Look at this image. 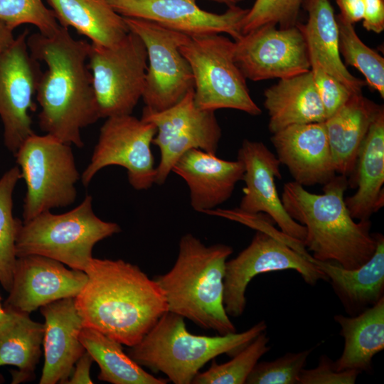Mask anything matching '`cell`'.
<instances>
[{
	"instance_id": "6da1fadb",
	"label": "cell",
	"mask_w": 384,
	"mask_h": 384,
	"mask_svg": "<svg viewBox=\"0 0 384 384\" xmlns=\"http://www.w3.org/2000/svg\"><path fill=\"white\" fill-rule=\"evenodd\" d=\"M27 44L32 56L47 65L36 91L41 130L83 147L81 129L100 118L87 67L90 43L75 39L68 28L60 26L50 36L39 32L28 35Z\"/></svg>"
},
{
	"instance_id": "d4e9b609",
	"label": "cell",
	"mask_w": 384,
	"mask_h": 384,
	"mask_svg": "<svg viewBox=\"0 0 384 384\" xmlns=\"http://www.w3.org/2000/svg\"><path fill=\"white\" fill-rule=\"evenodd\" d=\"M264 96L272 134L292 124L323 122L326 119L311 70L279 79L265 90Z\"/></svg>"
},
{
	"instance_id": "603a6c76",
	"label": "cell",
	"mask_w": 384,
	"mask_h": 384,
	"mask_svg": "<svg viewBox=\"0 0 384 384\" xmlns=\"http://www.w3.org/2000/svg\"><path fill=\"white\" fill-rule=\"evenodd\" d=\"M375 237L377 244L373 256L356 269L319 261L312 256L309 258L326 275L348 316L361 314L384 297V237L380 233H375Z\"/></svg>"
},
{
	"instance_id": "7bdbcfd3",
	"label": "cell",
	"mask_w": 384,
	"mask_h": 384,
	"mask_svg": "<svg viewBox=\"0 0 384 384\" xmlns=\"http://www.w3.org/2000/svg\"><path fill=\"white\" fill-rule=\"evenodd\" d=\"M9 312L4 309V306L1 305L0 298V325L9 318Z\"/></svg>"
},
{
	"instance_id": "4dcf8cb0",
	"label": "cell",
	"mask_w": 384,
	"mask_h": 384,
	"mask_svg": "<svg viewBox=\"0 0 384 384\" xmlns=\"http://www.w3.org/2000/svg\"><path fill=\"white\" fill-rule=\"evenodd\" d=\"M21 172L18 166L0 178V283L9 292L16 260V239L21 220L13 215V194Z\"/></svg>"
},
{
	"instance_id": "1f68e13d",
	"label": "cell",
	"mask_w": 384,
	"mask_h": 384,
	"mask_svg": "<svg viewBox=\"0 0 384 384\" xmlns=\"http://www.w3.org/2000/svg\"><path fill=\"white\" fill-rule=\"evenodd\" d=\"M339 38V50L345 63L357 68L369 86L384 97V58L367 46L358 37L353 23L340 15L336 17Z\"/></svg>"
},
{
	"instance_id": "e0dca14e",
	"label": "cell",
	"mask_w": 384,
	"mask_h": 384,
	"mask_svg": "<svg viewBox=\"0 0 384 384\" xmlns=\"http://www.w3.org/2000/svg\"><path fill=\"white\" fill-rule=\"evenodd\" d=\"M87 279L85 272L68 269L62 262L45 256L18 257L4 307L30 314L55 301L75 297Z\"/></svg>"
},
{
	"instance_id": "f546056e",
	"label": "cell",
	"mask_w": 384,
	"mask_h": 384,
	"mask_svg": "<svg viewBox=\"0 0 384 384\" xmlns=\"http://www.w3.org/2000/svg\"><path fill=\"white\" fill-rule=\"evenodd\" d=\"M80 339L100 367V380L112 384H166L169 381L144 370L124 352L121 343L95 329L83 326Z\"/></svg>"
},
{
	"instance_id": "4316f807",
	"label": "cell",
	"mask_w": 384,
	"mask_h": 384,
	"mask_svg": "<svg viewBox=\"0 0 384 384\" xmlns=\"http://www.w3.org/2000/svg\"><path fill=\"white\" fill-rule=\"evenodd\" d=\"M60 25L74 28L92 43L111 47L130 31L107 0H47Z\"/></svg>"
},
{
	"instance_id": "ee69618b",
	"label": "cell",
	"mask_w": 384,
	"mask_h": 384,
	"mask_svg": "<svg viewBox=\"0 0 384 384\" xmlns=\"http://www.w3.org/2000/svg\"><path fill=\"white\" fill-rule=\"evenodd\" d=\"M220 4H225L228 6L236 5L237 3L244 0H210Z\"/></svg>"
},
{
	"instance_id": "836d02e7",
	"label": "cell",
	"mask_w": 384,
	"mask_h": 384,
	"mask_svg": "<svg viewBox=\"0 0 384 384\" xmlns=\"http://www.w3.org/2000/svg\"><path fill=\"white\" fill-rule=\"evenodd\" d=\"M0 21L12 31L31 24L46 36L53 35L60 27L54 12L43 0H0Z\"/></svg>"
},
{
	"instance_id": "74e56055",
	"label": "cell",
	"mask_w": 384,
	"mask_h": 384,
	"mask_svg": "<svg viewBox=\"0 0 384 384\" xmlns=\"http://www.w3.org/2000/svg\"><path fill=\"white\" fill-rule=\"evenodd\" d=\"M361 373L357 370H338L334 361L323 354L315 368L302 369L298 384H353Z\"/></svg>"
},
{
	"instance_id": "e575fe53",
	"label": "cell",
	"mask_w": 384,
	"mask_h": 384,
	"mask_svg": "<svg viewBox=\"0 0 384 384\" xmlns=\"http://www.w3.org/2000/svg\"><path fill=\"white\" fill-rule=\"evenodd\" d=\"M313 350L310 348L297 353L288 352L272 361L257 362L245 383L298 384L300 373Z\"/></svg>"
},
{
	"instance_id": "7c38bea8",
	"label": "cell",
	"mask_w": 384,
	"mask_h": 384,
	"mask_svg": "<svg viewBox=\"0 0 384 384\" xmlns=\"http://www.w3.org/2000/svg\"><path fill=\"white\" fill-rule=\"evenodd\" d=\"M156 126L132 114L106 118L90 164L80 176L87 186L103 168L117 165L127 170L128 181L136 190H146L155 183L156 167L151 144Z\"/></svg>"
},
{
	"instance_id": "8d00e7d4",
	"label": "cell",
	"mask_w": 384,
	"mask_h": 384,
	"mask_svg": "<svg viewBox=\"0 0 384 384\" xmlns=\"http://www.w3.org/2000/svg\"><path fill=\"white\" fill-rule=\"evenodd\" d=\"M308 48L314 82L327 119L344 105L354 93L329 73L319 63L314 51L309 46Z\"/></svg>"
},
{
	"instance_id": "52a82bcc",
	"label": "cell",
	"mask_w": 384,
	"mask_h": 384,
	"mask_svg": "<svg viewBox=\"0 0 384 384\" xmlns=\"http://www.w3.org/2000/svg\"><path fill=\"white\" fill-rule=\"evenodd\" d=\"M92 202V196L87 195L66 213L48 210L22 221L16 239V257L42 255L85 272L95 244L121 230L118 224L98 218Z\"/></svg>"
},
{
	"instance_id": "2e32d148",
	"label": "cell",
	"mask_w": 384,
	"mask_h": 384,
	"mask_svg": "<svg viewBox=\"0 0 384 384\" xmlns=\"http://www.w3.org/2000/svg\"><path fill=\"white\" fill-rule=\"evenodd\" d=\"M123 17L154 22L189 36L227 33L234 41L242 36L241 25L248 11L236 5L223 14L206 11L196 0H107Z\"/></svg>"
},
{
	"instance_id": "7402d4cb",
	"label": "cell",
	"mask_w": 384,
	"mask_h": 384,
	"mask_svg": "<svg viewBox=\"0 0 384 384\" xmlns=\"http://www.w3.org/2000/svg\"><path fill=\"white\" fill-rule=\"evenodd\" d=\"M348 186L356 193L344 198L353 219L370 220L384 204V109L372 122L360 147Z\"/></svg>"
},
{
	"instance_id": "30bf717a",
	"label": "cell",
	"mask_w": 384,
	"mask_h": 384,
	"mask_svg": "<svg viewBox=\"0 0 384 384\" xmlns=\"http://www.w3.org/2000/svg\"><path fill=\"white\" fill-rule=\"evenodd\" d=\"M147 61L143 41L132 31L111 47L90 43L87 67L100 118L132 114L144 90Z\"/></svg>"
},
{
	"instance_id": "ffe728a7",
	"label": "cell",
	"mask_w": 384,
	"mask_h": 384,
	"mask_svg": "<svg viewBox=\"0 0 384 384\" xmlns=\"http://www.w3.org/2000/svg\"><path fill=\"white\" fill-rule=\"evenodd\" d=\"M45 319L43 346L44 366L40 384L65 383L85 348L80 339L83 324L75 297L65 298L41 307Z\"/></svg>"
},
{
	"instance_id": "484cf974",
	"label": "cell",
	"mask_w": 384,
	"mask_h": 384,
	"mask_svg": "<svg viewBox=\"0 0 384 384\" xmlns=\"http://www.w3.org/2000/svg\"><path fill=\"white\" fill-rule=\"evenodd\" d=\"M334 321L344 338L341 356L334 361L338 370H372V360L384 348V297L356 316L336 314Z\"/></svg>"
},
{
	"instance_id": "5b68a950",
	"label": "cell",
	"mask_w": 384,
	"mask_h": 384,
	"mask_svg": "<svg viewBox=\"0 0 384 384\" xmlns=\"http://www.w3.org/2000/svg\"><path fill=\"white\" fill-rule=\"evenodd\" d=\"M267 328L260 321L240 333L207 336L191 334L184 318L166 311L127 354L139 366L163 373L175 384H190L219 355L233 356Z\"/></svg>"
},
{
	"instance_id": "7a4b0ae2",
	"label": "cell",
	"mask_w": 384,
	"mask_h": 384,
	"mask_svg": "<svg viewBox=\"0 0 384 384\" xmlns=\"http://www.w3.org/2000/svg\"><path fill=\"white\" fill-rule=\"evenodd\" d=\"M85 272L87 279L75 297L83 326L131 347L168 311L159 284L135 265L93 257Z\"/></svg>"
},
{
	"instance_id": "d6a6232c",
	"label": "cell",
	"mask_w": 384,
	"mask_h": 384,
	"mask_svg": "<svg viewBox=\"0 0 384 384\" xmlns=\"http://www.w3.org/2000/svg\"><path fill=\"white\" fill-rule=\"evenodd\" d=\"M269 337L266 331L260 334L242 350L224 363H218L213 359L210 368L198 373L193 384H242L258 362L270 350Z\"/></svg>"
},
{
	"instance_id": "3957f363",
	"label": "cell",
	"mask_w": 384,
	"mask_h": 384,
	"mask_svg": "<svg viewBox=\"0 0 384 384\" xmlns=\"http://www.w3.org/2000/svg\"><path fill=\"white\" fill-rule=\"evenodd\" d=\"M347 176H335L324 185L322 194L306 191L295 181L283 186L281 200L289 216L304 226L303 245L313 258L356 269L373 256L376 248L371 222H356L344 201Z\"/></svg>"
},
{
	"instance_id": "60d3db41",
	"label": "cell",
	"mask_w": 384,
	"mask_h": 384,
	"mask_svg": "<svg viewBox=\"0 0 384 384\" xmlns=\"http://www.w3.org/2000/svg\"><path fill=\"white\" fill-rule=\"evenodd\" d=\"M336 3L341 10L340 16L346 21L353 23L363 19V0H336Z\"/></svg>"
},
{
	"instance_id": "f1b7e54d",
	"label": "cell",
	"mask_w": 384,
	"mask_h": 384,
	"mask_svg": "<svg viewBox=\"0 0 384 384\" xmlns=\"http://www.w3.org/2000/svg\"><path fill=\"white\" fill-rule=\"evenodd\" d=\"M0 325V366H14L12 383L31 380L41 355L44 325L28 314L9 311Z\"/></svg>"
},
{
	"instance_id": "8992f818",
	"label": "cell",
	"mask_w": 384,
	"mask_h": 384,
	"mask_svg": "<svg viewBox=\"0 0 384 384\" xmlns=\"http://www.w3.org/2000/svg\"><path fill=\"white\" fill-rule=\"evenodd\" d=\"M225 216L257 230L250 245L225 263L223 304L229 316L238 317L243 314L247 287L260 274L294 270L311 286L319 280L328 281L326 275L303 256L307 250L302 242L272 228L259 213L232 210H227Z\"/></svg>"
},
{
	"instance_id": "f35d334b",
	"label": "cell",
	"mask_w": 384,
	"mask_h": 384,
	"mask_svg": "<svg viewBox=\"0 0 384 384\" xmlns=\"http://www.w3.org/2000/svg\"><path fill=\"white\" fill-rule=\"evenodd\" d=\"M363 27L368 31L380 33L384 30V4L383 0H363Z\"/></svg>"
},
{
	"instance_id": "5bb4252c",
	"label": "cell",
	"mask_w": 384,
	"mask_h": 384,
	"mask_svg": "<svg viewBox=\"0 0 384 384\" xmlns=\"http://www.w3.org/2000/svg\"><path fill=\"white\" fill-rule=\"evenodd\" d=\"M25 29L14 42L0 50V118L4 144L14 155L34 132L30 112L36 110L34 96L43 71L31 54Z\"/></svg>"
},
{
	"instance_id": "b9f144b4",
	"label": "cell",
	"mask_w": 384,
	"mask_h": 384,
	"mask_svg": "<svg viewBox=\"0 0 384 384\" xmlns=\"http://www.w3.org/2000/svg\"><path fill=\"white\" fill-rule=\"evenodd\" d=\"M14 39L13 31L0 21V50L8 48Z\"/></svg>"
},
{
	"instance_id": "ba28073f",
	"label": "cell",
	"mask_w": 384,
	"mask_h": 384,
	"mask_svg": "<svg viewBox=\"0 0 384 384\" xmlns=\"http://www.w3.org/2000/svg\"><path fill=\"white\" fill-rule=\"evenodd\" d=\"M71 145L50 134L33 133L14 154L26 192L23 218L28 221L53 208L73 204L80 178Z\"/></svg>"
},
{
	"instance_id": "4fadbf2b",
	"label": "cell",
	"mask_w": 384,
	"mask_h": 384,
	"mask_svg": "<svg viewBox=\"0 0 384 384\" xmlns=\"http://www.w3.org/2000/svg\"><path fill=\"white\" fill-rule=\"evenodd\" d=\"M141 119L156 127L152 142L161 152L156 184L164 183L174 165L186 151L199 149L216 154L221 128L215 111L201 110L196 105L193 89L164 110L154 112L144 107Z\"/></svg>"
},
{
	"instance_id": "cb8c5ba5",
	"label": "cell",
	"mask_w": 384,
	"mask_h": 384,
	"mask_svg": "<svg viewBox=\"0 0 384 384\" xmlns=\"http://www.w3.org/2000/svg\"><path fill=\"white\" fill-rule=\"evenodd\" d=\"M383 107L361 93L353 94L324 122L336 174L352 175L361 144Z\"/></svg>"
},
{
	"instance_id": "9c48e42d",
	"label": "cell",
	"mask_w": 384,
	"mask_h": 384,
	"mask_svg": "<svg viewBox=\"0 0 384 384\" xmlns=\"http://www.w3.org/2000/svg\"><path fill=\"white\" fill-rule=\"evenodd\" d=\"M193 78L194 101L204 110L229 108L257 116L246 78L234 59V42L220 33L190 36L181 46Z\"/></svg>"
},
{
	"instance_id": "83f0119b",
	"label": "cell",
	"mask_w": 384,
	"mask_h": 384,
	"mask_svg": "<svg viewBox=\"0 0 384 384\" xmlns=\"http://www.w3.org/2000/svg\"><path fill=\"white\" fill-rule=\"evenodd\" d=\"M306 8L308 21L301 27L308 46L329 73L353 93H361L365 82L353 76L341 60L338 25L329 0H309Z\"/></svg>"
},
{
	"instance_id": "277c9868",
	"label": "cell",
	"mask_w": 384,
	"mask_h": 384,
	"mask_svg": "<svg viewBox=\"0 0 384 384\" xmlns=\"http://www.w3.org/2000/svg\"><path fill=\"white\" fill-rule=\"evenodd\" d=\"M233 252L225 244L206 246L191 233L183 235L174 265L154 278L168 311L219 335L236 332L223 304L225 263Z\"/></svg>"
},
{
	"instance_id": "9a60e30c",
	"label": "cell",
	"mask_w": 384,
	"mask_h": 384,
	"mask_svg": "<svg viewBox=\"0 0 384 384\" xmlns=\"http://www.w3.org/2000/svg\"><path fill=\"white\" fill-rule=\"evenodd\" d=\"M234 59L246 79H282L310 71L309 48L301 26L265 25L234 41Z\"/></svg>"
},
{
	"instance_id": "d6986e66",
	"label": "cell",
	"mask_w": 384,
	"mask_h": 384,
	"mask_svg": "<svg viewBox=\"0 0 384 384\" xmlns=\"http://www.w3.org/2000/svg\"><path fill=\"white\" fill-rule=\"evenodd\" d=\"M271 142L280 164L302 186L324 185L336 176L324 122L288 126L272 134Z\"/></svg>"
},
{
	"instance_id": "44dd1931",
	"label": "cell",
	"mask_w": 384,
	"mask_h": 384,
	"mask_svg": "<svg viewBox=\"0 0 384 384\" xmlns=\"http://www.w3.org/2000/svg\"><path fill=\"white\" fill-rule=\"evenodd\" d=\"M171 171L187 183L193 210L206 213L230 198L236 183L242 180L244 166L239 159L226 161L192 149L179 157Z\"/></svg>"
},
{
	"instance_id": "ab89813d",
	"label": "cell",
	"mask_w": 384,
	"mask_h": 384,
	"mask_svg": "<svg viewBox=\"0 0 384 384\" xmlns=\"http://www.w3.org/2000/svg\"><path fill=\"white\" fill-rule=\"evenodd\" d=\"M94 361L91 355L85 351L75 362L71 375L66 384H92L90 378V367Z\"/></svg>"
},
{
	"instance_id": "8fae6325",
	"label": "cell",
	"mask_w": 384,
	"mask_h": 384,
	"mask_svg": "<svg viewBox=\"0 0 384 384\" xmlns=\"http://www.w3.org/2000/svg\"><path fill=\"white\" fill-rule=\"evenodd\" d=\"M124 19L147 51L149 65L142 97L144 107L159 112L174 105L194 86L191 66L180 50L190 36L147 20Z\"/></svg>"
},
{
	"instance_id": "d590c367",
	"label": "cell",
	"mask_w": 384,
	"mask_h": 384,
	"mask_svg": "<svg viewBox=\"0 0 384 384\" xmlns=\"http://www.w3.org/2000/svg\"><path fill=\"white\" fill-rule=\"evenodd\" d=\"M302 0H256L245 16L242 35L265 25L287 28L295 26Z\"/></svg>"
},
{
	"instance_id": "ac0fdd59",
	"label": "cell",
	"mask_w": 384,
	"mask_h": 384,
	"mask_svg": "<svg viewBox=\"0 0 384 384\" xmlns=\"http://www.w3.org/2000/svg\"><path fill=\"white\" fill-rule=\"evenodd\" d=\"M238 159L244 166L245 186L237 210L247 214L266 213L282 233L303 243L306 229L287 213L276 188L275 178H282L277 157L262 142L244 139Z\"/></svg>"
}]
</instances>
